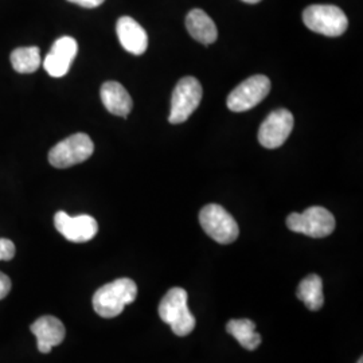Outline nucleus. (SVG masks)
<instances>
[{"mask_svg":"<svg viewBox=\"0 0 363 363\" xmlns=\"http://www.w3.org/2000/svg\"><path fill=\"white\" fill-rule=\"evenodd\" d=\"M117 37L121 46L133 55H142L148 48V35L133 18L121 16L117 21Z\"/></svg>","mask_w":363,"mask_h":363,"instance_id":"13","label":"nucleus"},{"mask_svg":"<svg viewBox=\"0 0 363 363\" xmlns=\"http://www.w3.org/2000/svg\"><path fill=\"white\" fill-rule=\"evenodd\" d=\"M226 331L237 339L247 350H256L261 343V335L256 333V323L249 319H232L226 325Z\"/></svg>","mask_w":363,"mask_h":363,"instance_id":"17","label":"nucleus"},{"mask_svg":"<svg viewBox=\"0 0 363 363\" xmlns=\"http://www.w3.org/2000/svg\"><path fill=\"white\" fill-rule=\"evenodd\" d=\"M242 1H245L247 4H256V3H259L261 0H242Z\"/></svg>","mask_w":363,"mask_h":363,"instance_id":"22","label":"nucleus"},{"mask_svg":"<svg viewBox=\"0 0 363 363\" xmlns=\"http://www.w3.org/2000/svg\"><path fill=\"white\" fill-rule=\"evenodd\" d=\"M296 295L310 311H319L325 304L322 277L318 274H308L304 277L298 284Z\"/></svg>","mask_w":363,"mask_h":363,"instance_id":"16","label":"nucleus"},{"mask_svg":"<svg viewBox=\"0 0 363 363\" xmlns=\"http://www.w3.org/2000/svg\"><path fill=\"white\" fill-rule=\"evenodd\" d=\"M138 296V286L133 280L121 277L99 288L93 295V308L105 319L116 318L124 311L125 306L132 304Z\"/></svg>","mask_w":363,"mask_h":363,"instance_id":"1","label":"nucleus"},{"mask_svg":"<svg viewBox=\"0 0 363 363\" xmlns=\"http://www.w3.org/2000/svg\"><path fill=\"white\" fill-rule=\"evenodd\" d=\"M202 94H203L202 85L196 78H182L172 91L169 123L171 124L184 123L201 104Z\"/></svg>","mask_w":363,"mask_h":363,"instance_id":"7","label":"nucleus"},{"mask_svg":"<svg viewBox=\"0 0 363 363\" xmlns=\"http://www.w3.org/2000/svg\"><path fill=\"white\" fill-rule=\"evenodd\" d=\"M101 100L109 113L124 118L128 117L133 106L130 93L116 81H108L101 86Z\"/></svg>","mask_w":363,"mask_h":363,"instance_id":"14","label":"nucleus"},{"mask_svg":"<svg viewBox=\"0 0 363 363\" xmlns=\"http://www.w3.org/2000/svg\"><path fill=\"white\" fill-rule=\"evenodd\" d=\"M94 145L86 133H74L55 144L49 152V162L55 169H69L91 157Z\"/></svg>","mask_w":363,"mask_h":363,"instance_id":"6","label":"nucleus"},{"mask_svg":"<svg viewBox=\"0 0 363 363\" xmlns=\"http://www.w3.org/2000/svg\"><path fill=\"white\" fill-rule=\"evenodd\" d=\"M186 27L190 35L202 45H211L218 38V30L214 21L199 9L189 13L186 18Z\"/></svg>","mask_w":363,"mask_h":363,"instance_id":"15","label":"nucleus"},{"mask_svg":"<svg viewBox=\"0 0 363 363\" xmlns=\"http://www.w3.org/2000/svg\"><path fill=\"white\" fill-rule=\"evenodd\" d=\"M271 91V81L267 76L257 74L241 82L228 97V108L235 112H247L259 105Z\"/></svg>","mask_w":363,"mask_h":363,"instance_id":"8","label":"nucleus"},{"mask_svg":"<svg viewBox=\"0 0 363 363\" xmlns=\"http://www.w3.org/2000/svg\"><path fill=\"white\" fill-rule=\"evenodd\" d=\"M303 22L313 33L325 37H339L347 27L349 19L337 6L312 4L303 13Z\"/></svg>","mask_w":363,"mask_h":363,"instance_id":"3","label":"nucleus"},{"mask_svg":"<svg viewBox=\"0 0 363 363\" xmlns=\"http://www.w3.org/2000/svg\"><path fill=\"white\" fill-rule=\"evenodd\" d=\"M335 218L325 208L312 206L304 213H292L286 218V226L295 233L312 238H323L335 230Z\"/></svg>","mask_w":363,"mask_h":363,"instance_id":"4","label":"nucleus"},{"mask_svg":"<svg viewBox=\"0 0 363 363\" xmlns=\"http://www.w3.org/2000/svg\"><path fill=\"white\" fill-rule=\"evenodd\" d=\"M15 256V245L11 240L0 238V261H10Z\"/></svg>","mask_w":363,"mask_h":363,"instance_id":"19","label":"nucleus"},{"mask_svg":"<svg viewBox=\"0 0 363 363\" xmlns=\"http://www.w3.org/2000/svg\"><path fill=\"white\" fill-rule=\"evenodd\" d=\"M67 1L74 3V4H78V6L85 7V9H96V7L101 6L105 0H67Z\"/></svg>","mask_w":363,"mask_h":363,"instance_id":"21","label":"nucleus"},{"mask_svg":"<svg viewBox=\"0 0 363 363\" xmlns=\"http://www.w3.org/2000/svg\"><path fill=\"white\" fill-rule=\"evenodd\" d=\"M30 328L37 337L38 350L43 354H49L52 347L60 346L66 337L65 325L54 316H42Z\"/></svg>","mask_w":363,"mask_h":363,"instance_id":"12","label":"nucleus"},{"mask_svg":"<svg viewBox=\"0 0 363 363\" xmlns=\"http://www.w3.org/2000/svg\"><path fill=\"white\" fill-rule=\"evenodd\" d=\"M295 118L288 109H277L262 121L259 130V142L262 147L273 150L286 143L294 130Z\"/></svg>","mask_w":363,"mask_h":363,"instance_id":"9","label":"nucleus"},{"mask_svg":"<svg viewBox=\"0 0 363 363\" xmlns=\"http://www.w3.org/2000/svg\"><path fill=\"white\" fill-rule=\"evenodd\" d=\"M189 295L181 286H174L159 304L160 319L171 327L178 337H187L194 331L196 320L187 306Z\"/></svg>","mask_w":363,"mask_h":363,"instance_id":"2","label":"nucleus"},{"mask_svg":"<svg viewBox=\"0 0 363 363\" xmlns=\"http://www.w3.org/2000/svg\"><path fill=\"white\" fill-rule=\"evenodd\" d=\"M357 363H363L362 358H359V361H358V362H357Z\"/></svg>","mask_w":363,"mask_h":363,"instance_id":"23","label":"nucleus"},{"mask_svg":"<svg viewBox=\"0 0 363 363\" xmlns=\"http://www.w3.org/2000/svg\"><path fill=\"white\" fill-rule=\"evenodd\" d=\"M54 225L67 241L77 244L91 241L99 232L97 220L86 214L70 217L65 211H58L54 217Z\"/></svg>","mask_w":363,"mask_h":363,"instance_id":"10","label":"nucleus"},{"mask_svg":"<svg viewBox=\"0 0 363 363\" xmlns=\"http://www.w3.org/2000/svg\"><path fill=\"white\" fill-rule=\"evenodd\" d=\"M77 52L78 43L76 39L61 37L52 43V50L43 60V67L52 77H64L67 74Z\"/></svg>","mask_w":363,"mask_h":363,"instance_id":"11","label":"nucleus"},{"mask_svg":"<svg viewBox=\"0 0 363 363\" xmlns=\"http://www.w3.org/2000/svg\"><path fill=\"white\" fill-rule=\"evenodd\" d=\"M11 280L7 274L0 272V300L6 298L11 291Z\"/></svg>","mask_w":363,"mask_h":363,"instance_id":"20","label":"nucleus"},{"mask_svg":"<svg viewBox=\"0 0 363 363\" xmlns=\"http://www.w3.org/2000/svg\"><path fill=\"white\" fill-rule=\"evenodd\" d=\"M199 222L205 233L222 245L232 244L240 234V228L233 216L217 203H211L201 210Z\"/></svg>","mask_w":363,"mask_h":363,"instance_id":"5","label":"nucleus"},{"mask_svg":"<svg viewBox=\"0 0 363 363\" xmlns=\"http://www.w3.org/2000/svg\"><path fill=\"white\" fill-rule=\"evenodd\" d=\"M10 60L13 69L22 74L35 73L42 64L40 52L37 46L18 48L11 52Z\"/></svg>","mask_w":363,"mask_h":363,"instance_id":"18","label":"nucleus"}]
</instances>
